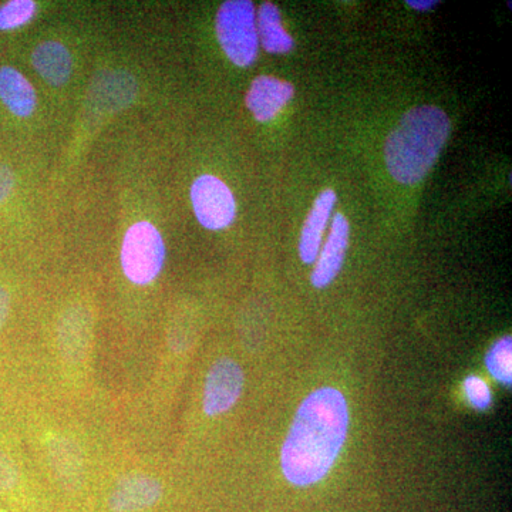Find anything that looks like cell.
I'll return each instance as SVG.
<instances>
[{
  "mask_svg": "<svg viewBox=\"0 0 512 512\" xmlns=\"http://www.w3.org/2000/svg\"><path fill=\"white\" fill-rule=\"evenodd\" d=\"M348 429V403L339 390L323 387L309 394L282 447L286 480L299 487L319 483L338 458Z\"/></svg>",
  "mask_w": 512,
  "mask_h": 512,
  "instance_id": "6da1fadb",
  "label": "cell"
},
{
  "mask_svg": "<svg viewBox=\"0 0 512 512\" xmlns=\"http://www.w3.org/2000/svg\"><path fill=\"white\" fill-rule=\"evenodd\" d=\"M450 128V119L439 107L407 111L384 146V160L394 180L406 185L423 180L436 163Z\"/></svg>",
  "mask_w": 512,
  "mask_h": 512,
  "instance_id": "7a4b0ae2",
  "label": "cell"
},
{
  "mask_svg": "<svg viewBox=\"0 0 512 512\" xmlns=\"http://www.w3.org/2000/svg\"><path fill=\"white\" fill-rule=\"evenodd\" d=\"M165 256L164 238L156 225L140 221L127 229L120 264L128 282L137 286L153 284L163 272Z\"/></svg>",
  "mask_w": 512,
  "mask_h": 512,
  "instance_id": "3957f363",
  "label": "cell"
},
{
  "mask_svg": "<svg viewBox=\"0 0 512 512\" xmlns=\"http://www.w3.org/2000/svg\"><path fill=\"white\" fill-rule=\"evenodd\" d=\"M215 25L218 40L228 59L239 67L251 66L259 50L254 3L249 0L222 3Z\"/></svg>",
  "mask_w": 512,
  "mask_h": 512,
  "instance_id": "277c9868",
  "label": "cell"
},
{
  "mask_svg": "<svg viewBox=\"0 0 512 512\" xmlns=\"http://www.w3.org/2000/svg\"><path fill=\"white\" fill-rule=\"evenodd\" d=\"M191 202L198 222L210 231L229 227L237 217V202L231 188L215 175L204 174L194 181Z\"/></svg>",
  "mask_w": 512,
  "mask_h": 512,
  "instance_id": "5b68a950",
  "label": "cell"
},
{
  "mask_svg": "<svg viewBox=\"0 0 512 512\" xmlns=\"http://www.w3.org/2000/svg\"><path fill=\"white\" fill-rule=\"evenodd\" d=\"M244 370L235 360L224 357L211 366L205 379L202 407L208 417L229 412L244 392Z\"/></svg>",
  "mask_w": 512,
  "mask_h": 512,
  "instance_id": "8992f818",
  "label": "cell"
},
{
  "mask_svg": "<svg viewBox=\"0 0 512 512\" xmlns=\"http://www.w3.org/2000/svg\"><path fill=\"white\" fill-rule=\"evenodd\" d=\"M164 484L150 474H128L120 478L109 495L111 512H144L163 500Z\"/></svg>",
  "mask_w": 512,
  "mask_h": 512,
  "instance_id": "52a82bcc",
  "label": "cell"
},
{
  "mask_svg": "<svg viewBox=\"0 0 512 512\" xmlns=\"http://www.w3.org/2000/svg\"><path fill=\"white\" fill-rule=\"evenodd\" d=\"M293 97V86L272 76H258L247 93V107L255 120L268 123L274 120Z\"/></svg>",
  "mask_w": 512,
  "mask_h": 512,
  "instance_id": "ba28073f",
  "label": "cell"
},
{
  "mask_svg": "<svg viewBox=\"0 0 512 512\" xmlns=\"http://www.w3.org/2000/svg\"><path fill=\"white\" fill-rule=\"evenodd\" d=\"M349 232L348 220L342 214H336L329 237L312 274V284L316 288H325L338 276L348 251Z\"/></svg>",
  "mask_w": 512,
  "mask_h": 512,
  "instance_id": "9c48e42d",
  "label": "cell"
},
{
  "mask_svg": "<svg viewBox=\"0 0 512 512\" xmlns=\"http://www.w3.org/2000/svg\"><path fill=\"white\" fill-rule=\"evenodd\" d=\"M32 64L50 86H64L73 73V56L63 43L47 40L33 50Z\"/></svg>",
  "mask_w": 512,
  "mask_h": 512,
  "instance_id": "30bf717a",
  "label": "cell"
},
{
  "mask_svg": "<svg viewBox=\"0 0 512 512\" xmlns=\"http://www.w3.org/2000/svg\"><path fill=\"white\" fill-rule=\"evenodd\" d=\"M335 204L336 194L333 190H325L316 198L312 211L309 212L303 225L301 242H299V255L305 264H313L318 259L322 234L328 225Z\"/></svg>",
  "mask_w": 512,
  "mask_h": 512,
  "instance_id": "8fae6325",
  "label": "cell"
},
{
  "mask_svg": "<svg viewBox=\"0 0 512 512\" xmlns=\"http://www.w3.org/2000/svg\"><path fill=\"white\" fill-rule=\"evenodd\" d=\"M0 101L10 113L20 119L32 116L37 106V94L25 74L15 67H0Z\"/></svg>",
  "mask_w": 512,
  "mask_h": 512,
  "instance_id": "7c38bea8",
  "label": "cell"
},
{
  "mask_svg": "<svg viewBox=\"0 0 512 512\" xmlns=\"http://www.w3.org/2000/svg\"><path fill=\"white\" fill-rule=\"evenodd\" d=\"M89 315L83 309H72L63 316L59 328L60 350L69 362H82L90 343Z\"/></svg>",
  "mask_w": 512,
  "mask_h": 512,
  "instance_id": "4fadbf2b",
  "label": "cell"
},
{
  "mask_svg": "<svg viewBox=\"0 0 512 512\" xmlns=\"http://www.w3.org/2000/svg\"><path fill=\"white\" fill-rule=\"evenodd\" d=\"M93 97L106 110H120L131 103L137 92L136 80L130 73L106 72L94 80Z\"/></svg>",
  "mask_w": 512,
  "mask_h": 512,
  "instance_id": "5bb4252c",
  "label": "cell"
},
{
  "mask_svg": "<svg viewBox=\"0 0 512 512\" xmlns=\"http://www.w3.org/2000/svg\"><path fill=\"white\" fill-rule=\"evenodd\" d=\"M47 451L53 468L64 485L77 487L82 484L83 457L73 441L63 436L52 437L47 441Z\"/></svg>",
  "mask_w": 512,
  "mask_h": 512,
  "instance_id": "9a60e30c",
  "label": "cell"
},
{
  "mask_svg": "<svg viewBox=\"0 0 512 512\" xmlns=\"http://www.w3.org/2000/svg\"><path fill=\"white\" fill-rule=\"evenodd\" d=\"M256 30L266 52L288 53L293 49L292 36L282 25L281 13L274 3L265 2L261 6L256 18Z\"/></svg>",
  "mask_w": 512,
  "mask_h": 512,
  "instance_id": "2e32d148",
  "label": "cell"
},
{
  "mask_svg": "<svg viewBox=\"0 0 512 512\" xmlns=\"http://www.w3.org/2000/svg\"><path fill=\"white\" fill-rule=\"evenodd\" d=\"M512 340L511 336L498 340L485 356V365L494 379L510 386L512 382Z\"/></svg>",
  "mask_w": 512,
  "mask_h": 512,
  "instance_id": "e0dca14e",
  "label": "cell"
},
{
  "mask_svg": "<svg viewBox=\"0 0 512 512\" xmlns=\"http://www.w3.org/2000/svg\"><path fill=\"white\" fill-rule=\"evenodd\" d=\"M36 3L33 0H12L0 6V30L22 28L35 18Z\"/></svg>",
  "mask_w": 512,
  "mask_h": 512,
  "instance_id": "ac0fdd59",
  "label": "cell"
},
{
  "mask_svg": "<svg viewBox=\"0 0 512 512\" xmlns=\"http://www.w3.org/2000/svg\"><path fill=\"white\" fill-rule=\"evenodd\" d=\"M22 473L18 463L5 451L0 450V495L10 497L19 490Z\"/></svg>",
  "mask_w": 512,
  "mask_h": 512,
  "instance_id": "d6986e66",
  "label": "cell"
},
{
  "mask_svg": "<svg viewBox=\"0 0 512 512\" xmlns=\"http://www.w3.org/2000/svg\"><path fill=\"white\" fill-rule=\"evenodd\" d=\"M464 392H466L468 402H470L474 409H488L491 406V402H493L490 387L481 377L468 376L464 380Z\"/></svg>",
  "mask_w": 512,
  "mask_h": 512,
  "instance_id": "ffe728a7",
  "label": "cell"
},
{
  "mask_svg": "<svg viewBox=\"0 0 512 512\" xmlns=\"http://www.w3.org/2000/svg\"><path fill=\"white\" fill-rule=\"evenodd\" d=\"M15 188V174L8 165L0 164V204L10 197Z\"/></svg>",
  "mask_w": 512,
  "mask_h": 512,
  "instance_id": "44dd1931",
  "label": "cell"
},
{
  "mask_svg": "<svg viewBox=\"0 0 512 512\" xmlns=\"http://www.w3.org/2000/svg\"><path fill=\"white\" fill-rule=\"evenodd\" d=\"M10 306H12V299H10V293L8 289L0 284V330L8 322Z\"/></svg>",
  "mask_w": 512,
  "mask_h": 512,
  "instance_id": "7402d4cb",
  "label": "cell"
},
{
  "mask_svg": "<svg viewBox=\"0 0 512 512\" xmlns=\"http://www.w3.org/2000/svg\"><path fill=\"white\" fill-rule=\"evenodd\" d=\"M407 5L416 10H429L439 5V2H427V0H407Z\"/></svg>",
  "mask_w": 512,
  "mask_h": 512,
  "instance_id": "603a6c76",
  "label": "cell"
},
{
  "mask_svg": "<svg viewBox=\"0 0 512 512\" xmlns=\"http://www.w3.org/2000/svg\"><path fill=\"white\" fill-rule=\"evenodd\" d=\"M0 512H5V511H3L2 508H0Z\"/></svg>",
  "mask_w": 512,
  "mask_h": 512,
  "instance_id": "cb8c5ba5",
  "label": "cell"
}]
</instances>
